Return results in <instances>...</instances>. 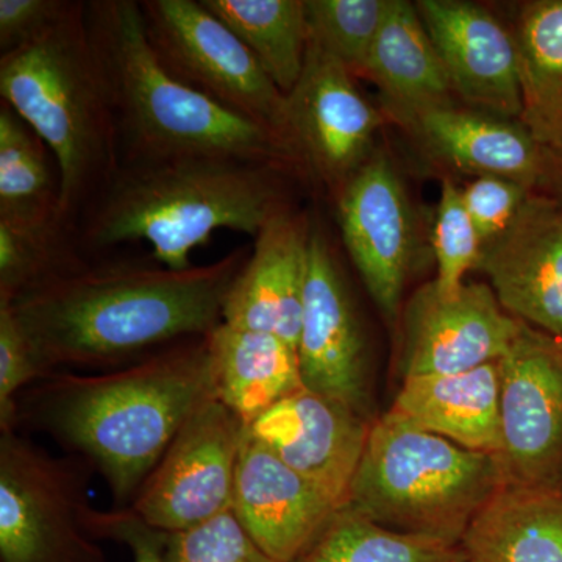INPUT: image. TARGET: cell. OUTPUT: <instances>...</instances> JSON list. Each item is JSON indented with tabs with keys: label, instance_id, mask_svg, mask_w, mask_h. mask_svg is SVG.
Returning <instances> with one entry per match:
<instances>
[{
	"label": "cell",
	"instance_id": "7",
	"mask_svg": "<svg viewBox=\"0 0 562 562\" xmlns=\"http://www.w3.org/2000/svg\"><path fill=\"white\" fill-rule=\"evenodd\" d=\"M94 473L79 454L0 431V562H106L85 528Z\"/></svg>",
	"mask_w": 562,
	"mask_h": 562
},
{
	"label": "cell",
	"instance_id": "34",
	"mask_svg": "<svg viewBox=\"0 0 562 562\" xmlns=\"http://www.w3.org/2000/svg\"><path fill=\"white\" fill-rule=\"evenodd\" d=\"M530 194V188L505 177H475L462 187V201L483 246L512 225Z\"/></svg>",
	"mask_w": 562,
	"mask_h": 562
},
{
	"label": "cell",
	"instance_id": "12",
	"mask_svg": "<svg viewBox=\"0 0 562 562\" xmlns=\"http://www.w3.org/2000/svg\"><path fill=\"white\" fill-rule=\"evenodd\" d=\"M333 199L344 247L366 290L387 319H397L417 247L416 220L401 173L376 147Z\"/></svg>",
	"mask_w": 562,
	"mask_h": 562
},
{
	"label": "cell",
	"instance_id": "38",
	"mask_svg": "<svg viewBox=\"0 0 562 562\" xmlns=\"http://www.w3.org/2000/svg\"><path fill=\"white\" fill-rule=\"evenodd\" d=\"M468 562H472V561H468Z\"/></svg>",
	"mask_w": 562,
	"mask_h": 562
},
{
	"label": "cell",
	"instance_id": "35",
	"mask_svg": "<svg viewBox=\"0 0 562 562\" xmlns=\"http://www.w3.org/2000/svg\"><path fill=\"white\" fill-rule=\"evenodd\" d=\"M85 528L95 541H113L127 547L133 562H165L168 532L150 527L131 508L85 513Z\"/></svg>",
	"mask_w": 562,
	"mask_h": 562
},
{
	"label": "cell",
	"instance_id": "19",
	"mask_svg": "<svg viewBox=\"0 0 562 562\" xmlns=\"http://www.w3.org/2000/svg\"><path fill=\"white\" fill-rule=\"evenodd\" d=\"M312 231L308 216L294 209L266 224L233 281L222 324L269 333L297 349Z\"/></svg>",
	"mask_w": 562,
	"mask_h": 562
},
{
	"label": "cell",
	"instance_id": "29",
	"mask_svg": "<svg viewBox=\"0 0 562 562\" xmlns=\"http://www.w3.org/2000/svg\"><path fill=\"white\" fill-rule=\"evenodd\" d=\"M77 235L65 225L22 227L0 221V303L83 260Z\"/></svg>",
	"mask_w": 562,
	"mask_h": 562
},
{
	"label": "cell",
	"instance_id": "30",
	"mask_svg": "<svg viewBox=\"0 0 562 562\" xmlns=\"http://www.w3.org/2000/svg\"><path fill=\"white\" fill-rule=\"evenodd\" d=\"M391 0H305L310 41L364 77Z\"/></svg>",
	"mask_w": 562,
	"mask_h": 562
},
{
	"label": "cell",
	"instance_id": "23",
	"mask_svg": "<svg viewBox=\"0 0 562 562\" xmlns=\"http://www.w3.org/2000/svg\"><path fill=\"white\" fill-rule=\"evenodd\" d=\"M461 547L472 562H562V487L505 484Z\"/></svg>",
	"mask_w": 562,
	"mask_h": 562
},
{
	"label": "cell",
	"instance_id": "20",
	"mask_svg": "<svg viewBox=\"0 0 562 562\" xmlns=\"http://www.w3.org/2000/svg\"><path fill=\"white\" fill-rule=\"evenodd\" d=\"M339 508L319 486L246 432L232 513L269 557L294 561Z\"/></svg>",
	"mask_w": 562,
	"mask_h": 562
},
{
	"label": "cell",
	"instance_id": "22",
	"mask_svg": "<svg viewBox=\"0 0 562 562\" xmlns=\"http://www.w3.org/2000/svg\"><path fill=\"white\" fill-rule=\"evenodd\" d=\"M391 409L462 449L502 453L498 361L449 375L406 376Z\"/></svg>",
	"mask_w": 562,
	"mask_h": 562
},
{
	"label": "cell",
	"instance_id": "24",
	"mask_svg": "<svg viewBox=\"0 0 562 562\" xmlns=\"http://www.w3.org/2000/svg\"><path fill=\"white\" fill-rule=\"evenodd\" d=\"M210 344L216 398L246 427L305 387L297 349L279 336L221 324Z\"/></svg>",
	"mask_w": 562,
	"mask_h": 562
},
{
	"label": "cell",
	"instance_id": "32",
	"mask_svg": "<svg viewBox=\"0 0 562 562\" xmlns=\"http://www.w3.org/2000/svg\"><path fill=\"white\" fill-rule=\"evenodd\" d=\"M165 562H279L244 530L235 514L227 512L206 524L180 532H168Z\"/></svg>",
	"mask_w": 562,
	"mask_h": 562
},
{
	"label": "cell",
	"instance_id": "18",
	"mask_svg": "<svg viewBox=\"0 0 562 562\" xmlns=\"http://www.w3.org/2000/svg\"><path fill=\"white\" fill-rule=\"evenodd\" d=\"M371 424L344 403L302 387L251 422L247 431L342 508Z\"/></svg>",
	"mask_w": 562,
	"mask_h": 562
},
{
	"label": "cell",
	"instance_id": "25",
	"mask_svg": "<svg viewBox=\"0 0 562 562\" xmlns=\"http://www.w3.org/2000/svg\"><path fill=\"white\" fill-rule=\"evenodd\" d=\"M52 160L55 158L46 143L16 111L2 102L0 221L22 227L63 224L60 173L58 168H52Z\"/></svg>",
	"mask_w": 562,
	"mask_h": 562
},
{
	"label": "cell",
	"instance_id": "13",
	"mask_svg": "<svg viewBox=\"0 0 562 562\" xmlns=\"http://www.w3.org/2000/svg\"><path fill=\"white\" fill-rule=\"evenodd\" d=\"M524 322L505 312L487 283L443 292L424 284L402 312L401 372L449 375L501 361Z\"/></svg>",
	"mask_w": 562,
	"mask_h": 562
},
{
	"label": "cell",
	"instance_id": "4",
	"mask_svg": "<svg viewBox=\"0 0 562 562\" xmlns=\"http://www.w3.org/2000/svg\"><path fill=\"white\" fill-rule=\"evenodd\" d=\"M87 27L116 132L120 166L188 157L271 162L303 173L288 144L173 77L136 0H90Z\"/></svg>",
	"mask_w": 562,
	"mask_h": 562
},
{
	"label": "cell",
	"instance_id": "17",
	"mask_svg": "<svg viewBox=\"0 0 562 562\" xmlns=\"http://www.w3.org/2000/svg\"><path fill=\"white\" fill-rule=\"evenodd\" d=\"M405 132L431 160L454 171L505 177L532 192L562 198V169L557 155L520 121L452 103L422 114Z\"/></svg>",
	"mask_w": 562,
	"mask_h": 562
},
{
	"label": "cell",
	"instance_id": "28",
	"mask_svg": "<svg viewBox=\"0 0 562 562\" xmlns=\"http://www.w3.org/2000/svg\"><path fill=\"white\" fill-rule=\"evenodd\" d=\"M457 543L406 535L342 506L292 562H468Z\"/></svg>",
	"mask_w": 562,
	"mask_h": 562
},
{
	"label": "cell",
	"instance_id": "15",
	"mask_svg": "<svg viewBox=\"0 0 562 562\" xmlns=\"http://www.w3.org/2000/svg\"><path fill=\"white\" fill-rule=\"evenodd\" d=\"M414 5L457 98L469 109L520 121L522 74L514 32L476 3L419 0Z\"/></svg>",
	"mask_w": 562,
	"mask_h": 562
},
{
	"label": "cell",
	"instance_id": "5",
	"mask_svg": "<svg viewBox=\"0 0 562 562\" xmlns=\"http://www.w3.org/2000/svg\"><path fill=\"white\" fill-rule=\"evenodd\" d=\"M0 98L49 147L60 173V217L76 233L120 168L109 98L87 27V2L74 0L57 25L0 55Z\"/></svg>",
	"mask_w": 562,
	"mask_h": 562
},
{
	"label": "cell",
	"instance_id": "33",
	"mask_svg": "<svg viewBox=\"0 0 562 562\" xmlns=\"http://www.w3.org/2000/svg\"><path fill=\"white\" fill-rule=\"evenodd\" d=\"M46 375L20 322L0 305V431L14 430L18 398Z\"/></svg>",
	"mask_w": 562,
	"mask_h": 562
},
{
	"label": "cell",
	"instance_id": "3",
	"mask_svg": "<svg viewBox=\"0 0 562 562\" xmlns=\"http://www.w3.org/2000/svg\"><path fill=\"white\" fill-rule=\"evenodd\" d=\"M301 173L271 162L188 157L117 168L101 198L81 217L77 244L85 257L144 241L169 269L191 268V251L214 232L258 235L277 214L294 209L288 181Z\"/></svg>",
	"mask_w": 562,
	"mask_h": 562
},
{
	"label": "cell",
	"instance_id": "16",
	"mask_svg": "<svg viewBox=\"0 0 562 562\" xmlns=\"http://www.w3.org/2000/svg\"><path fill=\"white\" fill-rule=\"evenodd\" d=\"M476 269L505 312L562 338V198L532 192L512 225L484 244Z\"/></svg>",
	"mask_w": 562,
	"mask_h": 562
},
{
	"label": "cell",
	"instance_id": "21",
	"mask_svg": "<svg viewBox=\"0 0 562 562\" xmlns=\"http://www.w3.org/2000/svg\"><path fill=\"white\" fill-rule=\"evenodd\" d=\"M366 79L375 85L384 114L403 131L427 111L452 105V81L416 5L391 0Z\"/></svg>",
	"mask_w": 562,
	"mask_h": 562
},
{
	"label": "cell",
	"instance_id": "26",
	"mask_svg": "<svg viewBox=\"0 0 562 562\" xmlns=\"http://www.w3.org/2000/svg\"><path fill=\"white\" fill-rule=\"evenodd\" d=\"M513 32L522 74L520 122L552 149L562 127V0L525 2Z\"/></svg>",
	"mask_w": 562,
	"mask_h": 562
},
{
	"label": "cell",
	"instance_id": "37",
	"mask_svg": "<svg viewBox=\"0 0 562 562\" xmlns=\"http://www.w3.org/2000/svg\"><path fill=\"white\" fill-rule=\"evenodd\" d=\"M552 150L554 151V155H557L558 161H560L561 169H562V127H561L560 133H558L557 140H554Z\"/></svg>",
	"mask_w": 562,
	"mask_h": 562
},
{
	"label": "cell",
	"instance_id": "36",
	"mask_svg": "<svg viewBox=\"0 0 562 562\" xmlns=\"http://www.w3.org/2000/svg\"><path fill=\"white\" fill-rule=\"evenodd\" d=\"M74 0H0V55L21 49L49 32Z\"/></svg>",
	"mask_w": 562,
	"mask_h": 562
},
{
	"label": "cell",
	"instance_id": "2",
	"mask_svg": "<svg viewBox=\"0 0 562 562\" xmlns=\"http://www.w3.org/2000/svg\"><path fill=\"white\" fill-rule=\"evenodd\" d=\"M216 398L210 335L114 371L52 372L18 398L21 432L40 431L94 465L114 509L128 508L180 428Z\"/></svg>",
	"mask_w": 562,
	"mask_h": 562
},
{
	"label": "cell",
	"instance_id": "31",
	"mask_svg": "<svg viewBox=\"0 0 562 562\" xmlns=\"http://www.w3.org/2000/svg\"><path fill=\"white\" fill-rule=\"evenodd\" d=\"M482 239L462 201V187L450 177L442 179L432 227V254L438 276L432 280L443 292L457 291L465 273L476 269Z\"/></svg>",
	"mask_w": 562,
	"mask_h": 562
},
{
	"label": "cell",
	"instance_id": "9",
	"mask_svg": "<svg viewBox=\"0 0 562 562\" xmlns=\"http://www.w3.org/2000/svg\"><path fill=\"white\" fill-rule=\"evenodd\" d=\"M246 432V424L224 403L217 398L203 403L177 432L128 508L169 535L232 512Z\"/></svg>",
	"mask_w": 562,
	"mask_h": 562
},
{
	"label": "cell",
	"instance_id": "6",
	"mask_svg": "<svg viewBox=\"0 0 562 562\" xmlns=\"http://www.w3.org/2000/svg\"><path fill=\"white\" fill-rule=\"evenodd\" d=\"M505 484L497 454L462 449L390 409L372 420L347 506L390 530L461 546Z\"/></svg>",
	"mask_w": 562,
	"mask_h": 562
},
{
	"label": "cell",
	"instance_id": "10",
	"mask_svg": "<svg viewBox=\"0 0 562 562\" xmlns=\"http://www.w3.org/2000/svg\"><path fill=\"white\" fill-rule=\"evenodd\" d=\"M357 77L308 41L305 65L286 94V136L303 173L331 194L375 151L384 116L355 83Z\"/></svg>",
	"mask_w": 562,
	"mask_h": 562
},
{
	"label": "cell",
	"instance_id": "27",
	"mask_svg": "<svg viewBox=\"0 0 562 562\" xmlns=\"http://www.w3.org/2000/svg\"><path fill=\"white\" fill-rule=\"evenodd\" d=\"M257 58L284 95L301 79L308 49L305 0H202Z\"/></svg>",
	"mask_w": 562,
	"mask_h": 562
},
{
	"label": "cell",
	"instance_id": "1",
	"mask_svg": "<svg viewBox=\"0 0 562 562\" xmlns=\"http://www.w3.org/2000/svg\"><path fill=\"white\" fill-rule=\"evenodd\" d=\"M249 255L238 247L181 271L155 260L83 258L0 305L20 322L47 373L121 368L216 330Z\"/></svg>",
	"mask_w": 562,
	"mask_h": 562
},
{
	"label": "cell",
	"instance_id": "14",
	"mask_svg": "<svg viewBox=\"0 0 562 562\" xmlns=\"http://www.w3.org/2000/svg\"><path fill=\"white\" fill-rule=\"evenodd\" d=\"M297 355L306 390L375 419L364 331L330 241L314 225Z\"/></svg>",
	"mask_w": 562,
	"mask_h": 562
},
{
	"label": "cell",
	"instance_id": "11",
	"mask_svg": "<svg viewBox=\"0 0 562 562\" xmlns=\"http://www.w3.org/2000/svg\"><path fill=\"white\" fill-rule=\"evenodd\" d=\"M498 369L506 484L562 487V338L524 322Z\"/></svg>",
	"mask_w": 562,
	"mask_h": 562
},
{
	"label": "cell",
	"instance_id": "8",
	"mask_svg": "<svg viewBox=\"0 0 562 562\" xmlns=\"http://www.w3.org/2000/svg\"><path fill=\"white\" fill-rule=\"evenodd\" d=\"M139 5L151 49L173 77L290 147L286 95L202 0H143Z\"/></svg>",
	"mask_w": 562,
	"mask_h": 562
}]
</instances>
